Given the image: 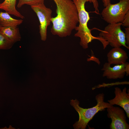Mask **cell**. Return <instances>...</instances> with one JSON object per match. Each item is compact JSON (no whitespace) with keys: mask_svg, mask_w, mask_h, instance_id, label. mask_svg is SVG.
I'll return each instance as SVG.
<instances>
[{"mask_svg":"<svg viewBox=\"0 0 129 129\" xmlns=\"http://www.w3.org/2000/svg\"><path fill=\"white\" fill-rule=\"evenodd\" d=\"M122 25L126 27H129V11L125 15L124 19L122 23Z\"/></svg>","mask_w":129,"mask_h":129,"instance_id":"cell-16","label":"cell"},{"mask_svg":"<svg viewBox=\"0 0 129 129\" xmlns=\"http://www.w3.org/2000/svg\"><path fill=\"white\" fill-rule=\"evenodd\" d=\"M125 35L126 45L129 47V27L125 28Z\"/></svg>","mask_w":129,"mask_h":129,"instance_id":"cell-17","label":"cell"},{"mask_svg":"<svg viewBox=\"0 0 129 129\" xmlns=\"http://www.w3.org/2000/svg\"><path fill=\"white\" fill-rule=\"evenodd\" d=\"M91 0L95 9V12L97 14H99V11L98 9L99 4L98 1L97 0Z\"/></svg>","mask_w":129,"mask_h":129,"instance_id":"cell-18","label":"cell"},{"mask_svg":"<svg viewBox=\"0 0 129 129\" xmlns=\"http://www.w3.org/2000/svg\"><path fill=\"white\" fill-rule=\"evenodd\" d=\"M77 8L78 12L79 24L75 30L77 31L74 36L80 38V45L86 49L88 48L89 44L94 40L100 41V38L92 34L91 29L88 27V23L90 19L88 12L85 8V4L88 2L92 3L91 0H72Z\"/></svg>","mask_w":129,"mask_h":129,"instance_id":"cell-2","label":"cell"},{"mask_svg":"<svg viewBox=\"0 0 129 129\" xmlns=\"http://www.w3.org/2000/svg\"><path fill=\"white\" fill-rule=\"evenodd\" d=\"M125 63L115 65L112 67L108 63H105L101 70L103 71V77H106L110 79L123 78L126 75L125 70Z\"/></svg>","mask_w":129,"mask_h":129,"instance_id":"cell-9","label":"cell"},{"mask_svg":"<svg viewBox=\"0 0 129 129\" xmlns=\"http://www.w3.org/2000/svg\"><path fill=\"white\" fill-rule=\"evenodd\" d=\"M122 23L109 24L101 30L99 37L101 39L104 49L108 45L113 48L122 46L129 49L126 44L124 32L121 29Z\"/></svg>","mask_w":129,"mask_h":129,"instance_id":"cell-4","label":"cell"},{"mask_svg":"<svg viewBox=\"0 0 129 129\" xmlns=\"http://www.w3.org/2000/svg\"><path fill=\"white\" fill-rule=\"evenodd\" d=\"M129 11V0H120L118 3L108 5L102 10L103 19L109 24L122 23Z\"/></svg>","mask_w":129,"mask_h":129,"instance_id":"cell-5","label":"cell"},{"mask_svg":"<svg viewBox=\"0 0 129 129\" xmlns=\"http://www.w3.org/2000/svg\"><path fill=\"white\" fill-rule=\"evenodd\" d=\"M56 6L57 16L51 18V32L63 38L69 36L79 23L78 12L72 0H51Z\"/></svg>","mask_w":129,"mask_h":129,"instance_id":"cell-1","label":"cell"},{"mask_svg":"<svg viewBox=\"0 0 129 129\" xmlns=\"http://www.w3.org/2000/svg\"><path fill=\"white\" fill-rule=\"evenodd\" d=\"M125 70L126 75L128 76L129 75V63L127 62L125 63Z\"/></svg>","mask_w":129,"mask_h":129,"instance_id":"cell-19","label":"cell"},{"mask_svg":"<svg viewBox=\"0 0 129 129\" xmlns=\"http://www.w3.org/2000/svg\"><path fill=\"white\" fill-rule=\"evenodd\" d=\"M14 44L0 31V49H10Z\"/></svg>","mask_w":129,"mask_h":129,"instance_id":"cell-14","label":"cell"},{"mask_svg":"<svg viewBox=\"0 0 129 129\" xmlns=\"http://www.w3.org/2000/svg\"><path fill=\"white\" fill-rule=\"evenodd\" d=\"M44 0H19L17 5L18 8H20L23 5L26 4L32 5L44 3Z\"/></svg>","mask_w":129,"mask_h":129,"instance_id":"cell-15","label":"cell"},{"mask_svg":"<svg viewBox=\"0 0 129 129\" xmlns=\"http://www.w3.org/2000/svg\"><path fill=\"white\" fill-rule=\"evenodd\" d=\"M2 26L1 25H0V29L2 27Z\"/></svg>","mask_w":129,"mask_h":129,"instance_id":"cell-21","label":"cell"},{"mask_svg":"<svg viewBox=\"0 0 129 129\" xmlns=\"http://www.w3.org/2000/svg\"><path fill=\"white\" fill-rule=\"evenodd\" d=\"M104 7H105L111 3V0H102Z\"/></svg>","mask_w":129,"mask_h":129,"instance_id":"cell-20","label":"cell"},{"mask_svg":"<svg viewBox=\"0 0 129 129\" xmlns=\"http://www.w3.org/2000/svg\"><path fill=\"white\" fill-rule=\"evenodd\" d=\"M16 0H5L0 4V9L5 10L10 14L23 19L24 17L16 9Z\"/></svg>","mask_w":129,"mask_h":129,"instance_id":"cell-12","label":"cell"},{"mask_svg":"<svg viewBox=\"0 0 129 129\" xmlns=\"http://www.w3.org/2000/svg\"><path fill=\"white\" fill-rule=\"evenodd\" d=\"M108 63L111 65H120L124 64L128 58L127 54L121 47L113 48L107 55Z\"/></svg>","mask_w":129,"mask_h":129,"instance_id":"cell-10","label":"cell"},{"mask_svg":"<svg viewBox=\"0 0 129 129\" xmlns=\"http://www.w3.org/2000/svg\"><path fill=\"white\" fill-rule=\"evenodd\" d=\"M104 95L99 93L95 97L97 103L95 106L88 108H84L79 105V101L76 99L70 100V104L78 113L79 119L73 125L75 129H85L89 122L99 112L104 111L111 106L108 103L104 102Z\"/></svg>","mask_w":129,"mask_h":129,"instance_id":"cell-3","label":"cell"},{"mask_svg":"<svg viewBox=\"0 0 129 129\" xmlns=\"http://www.w3.org/2000/svg\"><path fill=\"white\" fill-rule=\"evenodd\" d=\"M31 7L39 20V32L41 39L45 41L47 39V27L51 22L52 11L50 8L46 7L44 3L34 5Z\"/></svg>","mask_w":129,"mask_h":129,"instance_id":"cell-6","label":"cell"},{"mask_svg":"<svg viewBox=\"0 0 129 129\" xmlns=\"http://www.w3.org/2000/svg\"><path fill=\"white\" fill-rule=\"evenodd\" d=\"M23 22L22 19L13 18L7 12H0V25L3 27H17Z\"/></svg>","mask_w":129,"mask_h":129,"instance_id":"cell-13","label":"cell"},{"mask_svg":"<svg viewBox=\"0 0 129 129\" xmlns=\"http://www.w3.org/2000/svg\"><path fill=\"white\" fill-rule=\"evenodd\" d=\"M0 31L14 43L21 40V37L17 26H2L0 29Z\"/></svg>","mask_w":129,"mask_h":129,"instance_id":"cell-11","label":"cell"},{"mask_svg":"<svg viewBox=\"0 0 129 129\" xmlns=\"http://www.w3.org/2000/svg\"><path fill=\"white\" fill-rule=\"evenodd\" d=\"M127 88L124 87L122 91L118 87L115 88V97L113 99L108 100V103L112 106L118 105L124 110L127 117L129 118V91Z\"/></svg>","mask_w":129,"mask_h":129,"instance_id":"cell-8","label":"cell"},{"mask_svg":"<svg viewBox=\"0 0 129 129\" xmlns=\"http://www.w3.org/2000/svg\"><path fill=\"white\" fill-rule=\"evenodd\" d=\"M107 117L111 119L110 125L111 129H129L125 111L120 108L111 106L107 108Z\"/></svg>","mask_w":129,"mask_h":129,"instance_id":"cell-7","label":"cell"}]
</instances>
